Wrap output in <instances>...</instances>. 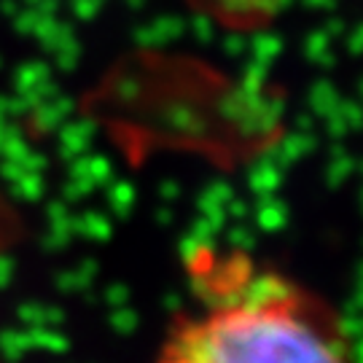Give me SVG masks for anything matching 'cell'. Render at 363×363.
Segmentation results:
<instances>
[{
    "label": "cell",
    "mask_w": 363,
    "mask_h": 363,
    "mask_svg": "<svg viewBox=\"0 0 363 363\" xmlns=\"http://www.w3.org/2000/svg\"><path fill=\"white\" fill-rule=\"evenodd\" d=\"M199 280L202 298L169 320L154 363H361L337 312L294 280L245 261Z\"/></svg>",
    "instance_id": "6da1fadb"
}]
</instances>
